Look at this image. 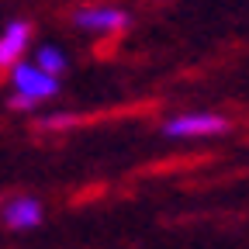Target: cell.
<instances>
[{
  "instance_id": "1",
  "label": "cell",
  "mask_w": 249,
  "mask_h": 249,
  "mask_svg": "<svg viewBox=\"0 0 249 249\" xmlns=\"http://www.w3.org/2000/svg\"><path fill=\"white\" fill-rule=\"evenodd\" d=\"M14 90L21 93V97L38 104V101H49V97L59 93V76L31 66V62H18V66H14Z\"/></svg>"
},
{
  "instance_id": "2",
  "label": "cell",
  "mask_w": 249,
  "mask_h": 249,
  "mask_svg": "<svg viewBox=\"0 0 249 249\" xmlns=\"http://www.w3.org/2000/svg\"><path fill=\"white\" fill-rule=\"evenodd\" d=\"M229 132V121L218 114H180L163 124V135L170 139H187V135H222Z\"/></svg>"
},
{
  "instance_id": "3",
  "label": "cell",
  "mask_w": 249,
  "mask_h": 249,
  "mask_svg": "<svg viewBox=\"0 0 249 249\" xmlns=\"http://www.w3.org/2000/svg\"><path fill=\"white\" fill-rule=\"evenodd\" d=\"M76 28H90V31H121L128 24V14L118 7H93V11H76L73 14Z\"/></svg>"
},
{
  "instance_id": "4",
  "label": "cell",
  "mask_w": 249,
  "mask_h": 249,
  "mask_svg": "<svg viewBox=\"0 0 249 249\" xmlns=\"http://www.w3.org/2000/svg\"><path fill=\"white\" fill-rule=\"evenodd\" d=\"M28 38H31V28L24 21H11L4 28V35H0V70H4V66H18V59L28 49Z\"/></svg>"
},
{
  "instance_id": "5",
  "label": "cell",
  "mask_w": 249,
  "mask_h": 249,
  "mask_svg": "<svg viewBox=\"0 0 249 249\" xmlns=\"http://www.w3.org/2000/svg\"><path fill=\"white\" fill-rule=\"evenodd\" d=\"M4 222L11 229H35L42 222V204L35 197H14L11 204H4Z\"/></svg>"
},
{
  "instance_id": "6",
  "label": "cell",
  "mask_w": 249,
  "mask_h": 249,
  "mask_svg": "<svg viewBox=\"0 0 249 249\" xmlns=\"http://www.w3.org/2000/svg\"><path fill=\"white\" fill-rule=\"evenodd\" d=\"M35 66L45 70V73H52V76H59L62 70H66V55H62L59 49H52V45H45V49L35 52Z\"/></svg>"
},
{
  "instance_id": "7",
  "label": "cell",
  "mask_w": 249,
  "mask_h": 249,
  "mask_svg": "<svg viewBox=\"0 0 249 249\" xmlns=\"http://www.w3.org/2000/svg\"><path fill=\"white\" fill-rule=\"evenodd\" d=\"M11 107H18V111H28V107H35V101H28V97H21V93H14V97H11Z\"/></svg>"
}]
</instances>
